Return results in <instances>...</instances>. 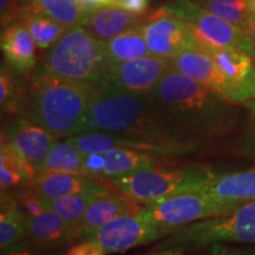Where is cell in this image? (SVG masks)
I'll return each instance as SVG.
<instances>
[{"label":"cell","instance_id":"d6986e66","mask_svg":"<svg viewBox=\"0 0 255 255\" xmlns=\"http://www.w3.org/2000/svg\"><path fill=\"white\" fill-rule=\"evenodd\" d=\"M196 190L222 200L239 202L253 201L255 200V168L227 174H214Z\"/></svg>","mask_w":255,"mask_h":255},{"label":"cell","instance_id":"b9f144b4","mask_svg":"<svg viewBox=\"0 0 255 255\" xmlns=\"http://www.w3.org/2000/svg\"><path fill=\"white\" fill-rule=\"evenodd\" d=\"M20 2H21V5H23L24 12H25V9L31 7V6H33L34 4H36L37 0H20Z\"/></svg>","mask_w":255,"mask_h":255},{"label":"cell","instance_id":"f35d334b","mask_svg":"<svg viewBox=\"0 0 255 255\" xmlns=\"http://www.w3.org/2000/svg\"><path fill=\"white\" fill-rule=\"evenodd\" d=\"M241 149L245 155L255 161V123L252 126L245 135L241 142Z\"/></svg>","mask_w":255,"mask_h":255},{"label":"cell","instance_id":"3957f363","mask_svg":"<svg viewBox=\"0 0 255 255\" xmlns=\"http://www.w3.org/2000/svg\"><path fill=\"white\" fill-rule=\"evenodd\" d=\"M91 89L76 83L32 81L21 115L59 138L87 131Z\"/></svg>","mask_w":255,"mask_h":255},{"label":"cell","instance_id":"603a6c76","mask_svg":"<svg viewBox=\"0 0 255 255\" xmlns=\"http://www.w3.org/2000/svg\"><path fill=\"white\" fill-rule=\"evenodd\" d=\"M24 240H26V215L19 207L11 191L1 193V212H0L1 253Z\"/></svg>","mask_w":255,"mask_h":255},{"label":"cell","instance_id":"d6a6232c","mask_svg":"<svg viewBox=\"0 0 255 255\" xmlns=\"http://www.w3.org/2000/svg\"><path fill=\"white\" fill-rule=\"evenodd\" d=\"M1 255H66L60 253V252H55L52 250H47V248H43L37 246V245L32 244L31 241L26 240L19 242V244L14 245L7 251L2 252Z\"/></svg>","mask_w":255,"mask_h":255},{"label":"cell","instance_id":"d4e9b609","mask_svg":"<svg viewBox=\"0 0 255 255\" xmlns=\"http://www.w3.org/2000/svg\"><path fill=\"white\" fill-rule=\"evenodd\" d=\"M19 21L27 28L37 47L40 50H46L55 45L68 30L59 21L41 12L36 4L25 9Z\"/></svg>","mask_w":255,"mask_h":255},{"label":"cell","instance_id":"8d00e7d4","mask_svg":"<svg viewBox=\"0 0 255 255\" xmlns=\"http://www.w3.org/2000/svg\"><path fill=\"white\" fill-rule=\"evenodd\" d=\"M116 2L120 8L137 15L144 14L149 6V0H116Z\"/></svg>","mask_w":255,"mask_h":255},{"label":"cell","instance_id":"ba28073f","mask_svg":"<svg viewBox=\"0 0 255 255\" xmlns=\"http://www.w3.org/2000/svg\"><path fill=\"white\" fill-rule=\"evenodd\" d=\"M241 203L239 201L219 199L199 190H191L158 203L142 207L137 215L145 221L178 231L189 223L227 214L237 209Z\"/></svg>","mask_w":255,"mask_h":255},{"label":"cell","instance_id":"7bdbcfd3","mask_svg":"<svg viewBox=\"0 0 255 255\" xmlns=\"http://www.w3.org/2000/svg\"><path fill=\"white\" fill-rule=\"evenodd\" d=\"M244 1L246 2L251 11L255 14V0H244Z\"/></svg>","mask_w":255,"mask_h":255},{"label":"cell","instance_id":"60d3db41","mask_svg":"<svg viewBox=\"0 0 255 255\" xmlns=\"http://www.w3.org/2000/svg\"><path fill=\"white\" fill-rule=\"evenodd\" d=\"M245 32L248 34V36L251 37V39L253 40L254 45H255V15L253 18H252V20L250 21V24H248V26Z\"/></svg>","mask_w":255,"mask_h":255},{"label":"cell","instance_id":"7402d4cb","mask_svg":"<svg viewBox=\"0 0 255 255\" xmlns=\"http://www.w3.org/2000/svg\"><path fill=\"white\" fill-rule=\"evenodd\" d=\"M103 177L113 178L135 174L137 171L154 169L162 165V159L146 152L119 148L105 152Z\"/></svg>","mask_w":255,"mask_h":255},{"label":"cell","instance_id":"6da1fadb","mask_svg":"<svg viewBox=\"0 0 255 255\" xmlns=\"http://www.w3.org/2000/svg\"><path fill=\"white\" fill-rule=\"evenodd\" d=\"M91 89L87 131H102L150 146L159 158L199 151L206 138L182 126L151 94H131L102 84Z\"/></svg>","mask_w":255,"mask_h":255},{"label":"cell","instance_id":"7a4b0ae2","mask_svg":"<svg viewBox=\"0 0 255 255\" xmlns=\"http://www.w3.org/2000/svg\"><path fill=\"white\" fill-rule=\"evenodd\" d=\"M151 95L182 126L203 138L227 135L238 126L233 103L178 70L171 69Z\"/></svg>","mask_w":255,"mask_h":255},{"label":"cell","instance_id":"277c9868","mask_svg":"<svg viewBox=\"0 0 255 255\" xmlns=\"http://www.w3.org/2000/svg\"><path fill=\"white\" fill-rule=\"evenodd\" d=\"M105 66L103 43L91 37L84 27L73 26L50 50L32 81L52 79L94 85Z\"/></svg>","mask_w":255,"mask_h":255},{"label":"cell","instance_id":"d590c367","mask_svg":"<svg viewBox=\"0 0 255 255\" xmlns=\"http://www.w3.org/2000/svg\"><path fill=\"white\" fill-rule=\"evenodd\" d=\"M66 255H107L100 244L94 239L82 240L66 252Z\"/></svg>","mask_w":255,"mask_h":255},{"label":"cell","instance_id":"2e32d148","mask_svg":"<svg viewBox=\"0 0 255 255\" xmlns=\"http://www.w3.org/2000/svg\"><path fill=\"white\" fill-rule=\"evenodd\" d=\"M141 208L142 207L138 203L129 199L121 191H109L104 194L89 206L82 218L77 221V226L82 232L79 240L82 241L90 238L96 229L102 227L105 223L123 215L136 214Z\"/></svg>","mask_w":255,"mask_h":255},{"label":"cell","instance_id":"4fadbf2b","mask_svg":"<svg viewBox=\"0 0 255 255\" xmlns=\"http://www.w3.org/2000/svg\"><path fill=\"white\" fill-rule=\"evenodd\" d=\"M173 69L202 83L233 104L241 103L237 89L226 78L213 57L202 49H189L171 58Z\"/></svg>","mask_w":255,"mask_h":255},{"label":"cell","instance_id":"1f68e13d","mask_svg":"<svg viewBox=\"0 0 255 255\" xmlns=\"http://www.w3.org/2000/svg\"><path fill=\"white\" fill-rule=\"evenodd\" d=\"M0 14L2 28L17 23L24 14V7L20 0H0Z\"/></svg>","mask_w":255,"mask_h":255},{"label":"cell","instance_id":"5bb4252c","mask_svg":"<svg viewBox=\"0 0 255 255\" xmlns=\"http://www.w3.org/2000/svg\"><path fill=\"white\" fill-rule=\"evenodd\" d=\"M81 234L77 223L69 222L52 209L36 216H26V239L39 247L62 248L79 240Z\"/></svg>","mask_w":255,"mask_h":255},{"label":"cell","instance_id":"484cf974","mask_svg":"<svg viewBox=\"0 0 255 255\" xmlns=\"http://www.w3.org/2000/svg\"><path fill=\"white\" fill-rule=\"evenodd\" d=\"M109 188L102 183L97 187L89 188V189L71 194V195L46 200V207L47 209L55 210L69 222L77 223L78 220L85 213V210L89 208V206L92 202H95L98 197L109 193Z\"/></svg>","mask_w":255,"mask_h":255},{"label":"cell","instance_id":"ffe728a7","mask_svg":"<svg viewBox=\"0 0 255 255\" xmlns=\"http://www.w3.org/2000/svg\"><path fill=\"white\" fill-rule=\"evenodd\" d=\"M37 171L15 146L1 136L0 146V186L1 193L33 183Z\"/></svg>","mask_w":255,"mask_h":255},{"label":"cell","instance_id":"ee69618b","mask_svg":"<svg viewBox=\"0 0 255 255\" xmlns=\"http://www.w3.org/2000/svg\"><path fill=\"white\" fill-rule=\"evenodd\" d=\"M251 108H252V110L254 111L255 113V91H254V94L252 95V97H251Z\"/></svg>","mask_w":255,"mask_h":255},{"label":"cell","instance_id":"cb8c5ba5","mask_svg":"<svg viewBox=\"0 0 255 255\" xmlns=\"http://www.w3.org/2000/svg\"><path fill=\"white\" fill-rule=\"evenodd\" d=\"M107 65L151 56L141 27L132 28L103 43Z\"/></svg>","mask_w":255,"mask_h":255},{"label":"cell","instance_id":"f546056e","mask_svg":"<svg viewBox=\"0 0 255 255\" xmlns=\"http://www.w3.org/2000/svg\"><path fill=\"white\" fill-rule=\"evenodd\" d=\"M197 2L203 8L231 21L244 31L255 15L244 0H199Z\"/></svg>","mask_w":255,"mask_h":255},{"label":"cell","instance_id":"e575fe53","mask_svg":"<svg viewBox=\"0 0 255 255\" xmlns=\"http://www.w3.org/2000/svg\"><path fill=\"white\" fill-rule=\"evenodd\" d=\"M105 165L104 154H85L84 169L85 175L94 178L103 177V170Z\"/></svg>","mask_w":255,"mask_h":255},{"label":"cell","instance_id":"ab89813d","mask_svg":"<svg viewBox=\"0 0 255 255\" xmlns=\"http://www.w3.org/2000/svg\"><path fill=\"white\" fill-rule=\"evenodd\" d=\"M184 252H186L184 248H169V250L163 251H155L154 253L148 255H184Z\"/></svg>","mask_w":255,"mask_h":255},{"label":"cell","instance_id":"9c48e42d","mask_svg":"<svg viewBox=\"0 0 255 255\" xmlns=\"http://www.w3.org/2000/svg\"><path fill=\"white\" fill-rule=\"evenodd\" d=\"M171 69L170 59L146 56L123 63L109 64L95 84L107 85L131 94H151Z\"/></svg>","mask_w":255,"mask_h":255},{"label":"cell","instance_id":"4316f807","mask_svg":"<svg viewBox=\"0 0 255 255\" xmlns=\"http://www.w3.org/2000/svg\"><path fill=\"white\" fill-rule=\"evenodd\" d=\"M85 154L69 143L66 139L57 142L51 149L37 175L46 171H62V173L85 175L84 169Z\"/></svg>","mask_w":255,"mask_h":255},{"label":"cell","instance_id":"44dd1931","mask_svg":"<svg viewBox=\"0 0 255 255\" xmlns=\"http://www.w3.org/2000/svg\"><path fill=\"white\" fill-rule=\"evenodd\" d=\"M102 184L98 178L88 175L62 173V171H46L37 175L32 187L45 200H53L71 194L79 193L89 188Z\"/></svg>","mask_w":255,"mask_h":255},{"label":"cell","instance_id":"f1b7e54d","mask_svg":"<svg viewBox=\"0 0 255 255\" xmlns=\"http://www.w3.org/2000/svg\"><path fill=\"white\" fill-rule=\"evenodd\" d=\"M36 5L41 12L59 21L66 28L81 26L87 12L78 0H37Z\"/></svg>","mask_w":255,"mask_h":255},{"label":"cell","instance_id":"8fae6325","mask_svg":"<svg viewBox=\"0 0 255 255\" xmlns=\"http://www.w3.org/2000/svg\"><path fill=\"white\" fill-rule=\"evenodd\" d=\"M141 31L151 56L171 59L186 50L201 49L188 25L163 6L144 18Z\"/></svg>","mask_w":255,"mask_h":255},{"label":"cell","instance_id":"836d02e7","mask_svg":"<svg viewBox=\"0 0 255 255\" xmlns=\"http://www.w3.org/2000/svg\"><path fill=\"white\" fill-rule=\"evenodd\" d=\"M201 250L203 252L200 255H255V248L231 247L223 242H214Z\"/></svg>","mask_w":255,"mask_h":255},{"label":"cell","instance_id":"83f0119b","mask_svg":"<svg viewBox=\"0 0 255 255\" xmlns=\"http://www.w3.org/2000/svg\"><path fill=\"white\" fill-rule=\"evenodd\" d=\"M11 66L1 65L0 70V105L2 114L20 115L25 98L24 87L21 79Z\"/></svg>","mask_w":255,"mask_h":255},{"label":"cell","instance_id":"8992f818","mask_svg":"<svg viewBox=\"0 0 255 255\" xmlns=\"http://www.w3.org/2000/svg\"><path fill=\"white\" fill-rule=\"evenodd\" d=\"M214 242L255 245V200L242 202L227 214L183 226L156 246L155 251L201 250Z\"/></svg>","mask_w":255,"mask_h":255},{"label":"cell","instance_id":"4dcf8cb0","mask_svg":"<svg viewBox=\"0 0 255 255\" xmlns=\"http://www.w3.org/2000/svg\"><path fill=\"white\" fill-rule=\"evenodd\" d=\"M12 194L26 216H36L47 209L46 200L33 189L32 184L19 187L18 190Z\"/></svg>","mask_w":255,"mask_h":255},{"label":"cell","instance_id":"74e56055","mask_svg":"<svg viewBox=\"0 0 255 255\" xmlns=\"http://www.w3.org/2000/svg\"><path fill=\"white\" fill-rule=\"evenodd\" d=\"M78 2L87 14L102 7H119L116 0H78Z\"/></svg>","mask_w":255,"mask_h":255},{"label":"cell","instance_id":"30bf717a","mask_svg":"<svg viewBox=\"0 0 255 255\" xmlns=\"http://www.w3.org/2000/svg\"><path fill=\"white\" fill-rule=\"evenodd\" d=\"M177 229L163 227L143 220L136 214L123 215L105 223L88 239H94L101 245L105 254L123 253L133 247L150 244L167 238ZM87 240V239H85Z\"/></svg>","mask_w":255,"mask_h":255},{"label":"cell","instance_id":"52a82bcc","mask_svg":"<svg viewBox=\"0 0 255 255\" xmlns=\"http://www.w3.org/2000/svg\"><path fill=\"white\" fill-rule=\"evenodd\" d=\"M163 7L188 25L201 49H234L242 51L255 59V45L246 32L231 21L203 8L197 1L175 0Z\"/></svg>","mask_w":255,"mask_h":255},{"label":"cell","instance_id":"5b68a950","mask_svg":"<svg viewBox=\"0 0 255 255\" xmlns=\"http://www.w3.org/2000/svg\"><path fill=\"white\" fill-rule=\"evenodd\" d=\"M215 173L203 165L154 169L135 174L108 178V182L138 205H154L178 194L196 190L209 181Z\"/></svg>","mask_w":255,"mask_h":255},{"label":"cell","instance_id":"7c38bea8","mask_svg":"<svg viewBox=\"0 0 255 255\" xmlns=\"http://www.w3.org/2000/svg\"><path fill=\"white\" fill-rule=\"evenodd\" d=\"M1 136L20 151V154L33 165L37 173L51 149L59 141V137L52 135L45 128L21 114L17 115L4 128Z\"/></svg>","mask_w":255,"mask_h":255},{"label":"cell","instance_id":"e0dca14e","mask_svg":"<svg viewBox=\"0 0 255 255\" xmlns=\"http://www.w3.org/2000/svg\"><path fill=\"white\" fill-rule=\"evenodd\" d=\"M144 18L119 7H103L88 13L81 26L96 40L105 43L123 32L141 27Z\"/></svg>","mask_w":255,"mask_h":255},{"label":"cell","instance_id":"9a60e30c","mask_svg":"<svg viewBox=\"0 0 255 255\" xmlns=\"http://www.w3.org/2000/svg\"><path fill=\"white\" fill-rule=\"evenodd\" d=\"M215 60L226 78L237 89L242 102L251 100L255 91V59L253 57L234 49L205 47Z\"/></svg>","mask_w":255,"mask_h":255},{"label":"cell","instance_id":"ac0fdd59","mask_svg":"<svg viewBox=\"0 0 255 255\" xmlns=\"http://www.w3.org/2000/svg\"><path fill=\"white\" fill-rule=\"evenodd\" d=\"M0 46L6 63L19 73H26L36 66V43L20 21L2 28Z\"/></svg>","mask_w":255,"mask_h":255}]
</instances>
